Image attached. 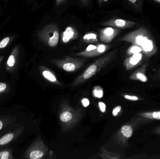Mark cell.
Here are the masks:
<instances>
[{"label": "cell", "mask_w": 160, "mask_h": 159, "mask_svg": "<svg viewBox=\"0 0 160 159\" xmlns=\"http://www.w3.org/2000/svg\"><path fill=\"white\" fill-rule=\"evenodd\" d=\"M118 41L128 42L142 48V52L147 57H150L158 52L155 39L149 30L144 26L130 32L120 37Z\"/></svg>", "instance_id": "6da1fadb"}, {"label": "cell", "mask_w": 160, "mask_h": 159, "mask_svg": "<svg viewBox=\"0 0 160 159\" xmlns=\"http://www.w3.org/2000/svg\"><path fill=\"white\" fill-rule=\"evenodd\" d=\"M39 38L44 44L50 47L56 46L60 40V30L57 23H49L39 33Z\"/></svg>", "instance_id": "7a4b0ae2"}, {"label": "cell", "mask_w": 160, "mask_h": 159, "mask_svg": "<svg viewBox=\"0 0 160 159\" xmlns=\"http://www.w3.org/2000/svg\"><path fill=\"white\" fill-rule=\"evenodd\" d=\"M120 31L119 29L107 26L99 30V38L103 44H109L118 35Z\"/></svg>", "instance_id": "3957f363"}, {"label": "cell", "mask_w": 160, "mask_h": 159, "mask_svg": "<svg viewBox=\"0 0 160 159\" xmlns=\"http://www.w3.org/2000/svg\"><path fill=\"white\" fill-rule=\"evenodd\" d=\"M136 24V22L132 21L114 18L104 21L102 25L117 29H126L132 28Z\"/></svg>", "instance_id": "277c9868"}, {"label": "cell", "mask_w": 160, "mask_h": 159, "mask_svg": "<svg viewBox=\"0 0 160 159\" xmlns=\"http://www.w3.org/2000/svg\"><path fill=\"white\" fill-rule=\"evenodd\" d=\"M78 33L77 29L73 26H68L62 34V42L64 44H68L71 41L77 39Z\"/></svg>", "instance_id": "5b68a950"}, {"label": "cell", "mask_w": 160, "mask_h": 159, "mask_svg": "<svg viewBox=\"0 0 160 159\" xmlns=\"http://www.w3.org/2000/svg\"><path fill=\"white\" fill-rule=\"evenodd\" d=\"M111 48V45L106 44H97L96 48L89 51H83L80 53H78L77 55L78 56H85V57H93L97 56L107 51Z\"/></svg>", "instance_id": "8992f818"}, {"label": "cell", "mask_w": 160, "mask_h": 159, "mask_svg": "<svg viewBox=\"0 0 160 159\" xmlns=\"http://www.w3.org/2000/svg\"><path fill=\"white\" fill-rule=\"evenodd\" d=\"M137 115L139 118L136 119V122H139L140 125L145 120H160V111L140 112Z\"/></svg>", "instance_id": "52a82bcc"}, {"label": "cell", "mask_w": 160, "mask_h": 159, "mask_svg": "<svg viewBox=\"0 0 160 159\" xmlns=\"http://www.w3.org/2000/svg\"><path fill=\"white\" fill-rule=\"evenodd\" d=\"M143 59V55L141 53L132 55L125 61L127 69H132L142 64Z\"/></svg>", "instance_id": "ba28073f"}, {"label": "cell", "mask_w": 160, "mask_h": 159, "mask_svg": "<svg viewBox=\"0 0 160 159\" xmlns=\"http://www.w3.org/2000/svg\"><path fill=\"white\" fill-rule=\"evenodd\" d=\"M148 65V63H145L131 76V78L133 80H139L144 83L147 82L148 78L145 73Z\"/></svg>", "instance_id": "9c48e42d"}, {"label": "cell", "mask_w": 160, "mask_h": 159, "mask_svg": "<svg viewBox=\"0 0 160 159\" xmlns=\"http://www.w3.org/2000/svg\"><path fill=\"white\" fill-rule=\"evenodd\" d=\"M98 35L94 31L88 32L86 33L83 36V41L87 44H94L98 42Z\"/></svg>", "instance_id": "30bf717a"}, {"label": "cell", "mask_w": 160, "mask_h": 159, "mask_svg": "<svg viewBox=\"0 0 160 159\" xmlns=\"http://www.w3.org/2000/svg\"><path fill=\"white\" fill-rule=\"evenodd\" d=\"M133 132V127L130 125H124L121 129V134L126 139H129L132 136Z\"/></svg>", "instance_id": "8fae6325"}, {"label": "cell", "mask_w": 160, "mask_h": 159, "mask_svg": "<svg viewBox=\"0 0 160 159\" xmlns=\"http://www.w3.org/2000/svg\"><path fill=\"white\" fill-rule=\"evenodd\" d=\"M69 60V58H66V61H64L63 65V68L64 70L67 72H72L74 71L76 69V65L75 63V61H73V59H70V61Z\"/></svg>", "instance_id": "7c38bea8"}, {"label": "cell", "mask_w": 160, "mask_h": 159, "mask_svg": "<svg viewBox=\"0 0 160 159\" xmlns=\"http://www.w3.org/2000/svg\"><path fill=\"white\" fill-rule=\"evenodd\" d=\"M141 52H142V48L140 47L139 46L134 44H132V45L127 50V53L128 55H129L141 53Z\"/></svg>", "instance_id": "4fadbf2b"}, {"label": "cell", "mask_w": 160, "mask_h": 159, "mask_svg": "<svg viewBox=\"0 0 160 159\" xmlns=\"http://www.w3.org/2000/svg\"><path fill=\"white\" fill-rule=\"evenodd\" d=\"M14 138V135L11 133L6 134L0 139V145H4L10 143Z\"/></svg>", "instance_id": "5bb4252c"}, {"label": "cell", "mask_w": 160, "mask_h": 159, "mask_svg": "<svg viewBox=\"0 0 160 159\" xmlns=\"http://www.w3.org/2000/svg\"><path fill=\"white\" fill-rule=\"evenodd\" d=\"M43 156H44V154L40 150H33L30 153V158L31 159H41L43 157Z\"/></svg>", "instance_id": "9a60e30c"}, {"label": "cell", "mask_w": 160, "mask_h": 159, "mask_svg": "<svg viewBox=\"0 0 160 159\" xmlns=\"http://www.w3.org/2000/svg\"><path fill=\"white\" fill-rule=\"evenodd\" d=\"M73 117L72 114L69 112H63L60 116L61 120L64 122H68L70 121Z\"/></svg>", "instance_id": "2e32d148"}, {"label": "cell", "mask_w": 160, "mask_h": 159, "mask_svg": "<svg viewBox=\"0 0 160 159\" xmlns=\"http://www.w3.org/2000/svg\"><path fill=\"white\" fill-rule=\"evenodd\" d=\"M43 75L44 77L48 79V80H50V81H52V82H55V81H56V77L49 71H44L43 72Z\"/></svg>", "instance_id": "e0dca14e"}, {"label": "cell", "mask_w": 160, "mask_h": 159, "mask_svg": "<svg viewBox=\"0 0 160 159\" xmlns=\"http://www.w3.org/2000/svg\"><path fill=\"white\" fill-rule=\"evenodd\" d=\"M93 92L95 97L97 98H101L103 96V91L100 87L96 88Z\"/></svg>", "instance_id": "ac0fdd59"}, {"label": "cell", "mask_w": 160, "mask_h": 159, "mask_svg": "<svg viewBox=\"0 0 160 159\" xmlns=\"http://www.w3.org/2000/svg\"><path fill=\"white\" fill-rule=\"evenodd\" d=\"M134 7H136L137 9H139L141 6V0H128Z\"/></svg>", "instance_id": "d6986e66"}, {"label": "cell", "mask_w": 160, "mask_h": 159, "mask_svg": "<svg viewBox=\"0 0 160 159\" xmlns=\"http://www.w3.org/2000/svg\"><path fill=\"white\" fill-rule=\"evenodd\" d=\"M15 63V57L13 55H10L7 61V64L9 67H13Z\"/></svg>", "instance_id": "ffe728a7"}, {"label": "cell", "mask_w": 160, "mask_h": 159, "mask_svg": "<svg viewBox=\"0 0 160 159\" xmlns=\"http://www.w3.org/2000/svg\"><path fill=\"white\" fill-rule=\"evenodd\" d=\"M9 157V153L8 151H4L0 152V159H8Z\"/></svg>", "instance_id": "44dd1931"}, {"label": "cell", "mask_w": 160, "mask_h": 159, "mask_svg": "<svg viewBox=\"0 0 160 159\" xmlns=\"http://www.w3.org/2000/svg\"><path fill=\"white\" fill-rule=\"evenodd\" d=\"M9 41V38L8 37H6L3 40H2L0 43V48H3L6 46Z\"/></svg>", "instance_id": "7402d4cb"}, {"label": "cell", "mask_w": 160, "mask_h": 159, "mask_svg": "<svg viewBox=\"0 0 160 159\" xmlns=\"http://www.w3.org/2000/svg\"><path fill=\"white\" fill-rule=\"evenodd\" d=\"M152 78L155 81H160V67L158 70L157 71L155 74L152 77Z\"/></svg>", "instance_id": "603a6c76"}, {"label": "cell", "mask_w": 160, "mask_h": 159, "mask_svg": "<svg viewBox=\"0 0 160 159\" xmlns=\"http://www.w3.org/2000/svg\"><path fill=\"white\" fill-rule=\"evenodd\" d=\"M124 98L127 100L131 101H139V98L136 96H131V95H126L124 96Z\"/></svg>", "instance_id": "cb8c5ba5"}, {"label": "cell", "mask_w": 160, "mask_h": 159, "mask_svg": "<svg viewBox=\"0 0 160 159\" xmlns=\"http://www.w3.org/2000/svg\"><path fill=\"white\" fill-rule=\"evenodd\" d=\"M121 110V107L120 106H118L114 108L112 111V115L114 116H116L120 112Z\"/></svg>", "instance_id": "d4e9b609"}, {"label": "cell", "mask_w": 160, "mask_h": 159, "mask_svg": "<svg viewBox=\"0 0 160 159\" xmlns=\"http://www.w3.org/2000/svg\"><path fill=\"white\" fill-rule=\"evenodd\" d=\"M98 105L102 113H104L106 111V105H105V104L102 102H99Z\"/></svg>", "instance_id": "484cf974"}, {"label": "cell", "mask_w": 160, "mask_h": 159, "mask_svg": "<svg viewBox=\"0 0 160 159\" xmlns=\"http://www.w3.org/2000/svg\"><path fill=\"white\" fill-rule=\"evenodd\" d=\"M82 103L83 105L85 107H87L89 105V100L88 99H86V98H84V99H83V100H82Z\"/></svg>", "instance_id": "4316f807"}, {"label": "cell", "mask_w": 160, "mask_h": 159, "mask_svg": "<svg viewBox=\"0 0 160 159\" xmlns=\"http://www.w3.org/2000/svg\"><path fill=\"white\" fill-rule=\"evenodd\" d=\"M152 133L158 134V135L160 136V126L156 127L154 129H153V130L152 131Z\"/></svg>", "instance_id": "83f0119b"}, {"label": "cell", "mask_w": 160, "mask_h": 159, "mask_svg": "<svg viewBox=\"0 0 160 159\" xmlns=\"http://www.w3.org/2000/svg\"><path fill=\"white\" fill-rule=\"evenodd\" d=\"M7 88V86L5 83H0V93L3 92Z\"/></svg>", "instance_id": "f1b7e54d"}, {"label": "cell", "mask_w": 160, "mask_h": 159, "mask_svg": "<svg viewBox=\"0 0 160 159\" xmlns=\"http://www.w3.org/2000/svg\"><path fill=\"white\" fill-rule=\"evenodd\" d=\"M81 3L84 6H87L90 3V0H79Z\"/></svg>", "instance_id": "f546056e"}, {"label": "cell", "mask_w": 160, "mask_h": 159, "mask_svg": "<svg viewBox=\"0 0 160 159\" xmlns=\"http://www.w3.org/2000/svg\"><path fill=\"white\" fill-rule=\"evenodd\" d=\"M65 0H56V4L57 6H60Z\"/></svg>", "instance_id": "4dcf8cb0"}, {"label": "cell", "mask_w": 160, "mask_h": 159, "mask_svg": "<svg viewBox=\"0 0 160 159\" xmlns=\"http://www.w3.org/2000/svg\"><path fill=\"white\" fill-rule=\"evenodd\" d=\"M98 3L99 4L101 5L104 2H107L108 0H97Z\"/></svg>", "instance_id": "1f68e13d"}, {"label": "cell", "mask_w": 160, "mask_h": 159, "mask_svg": "<svg viewBox=\"0 0 160 159\" xmlns=\"http://www.w3.org/2000/svg\"><path fill=\"white\" fill-rule=\"evenodd\" d=\"M3 127V123L2 121L0 120V130L2 129V128Z\"/></svg>", "instance_id": "d6a6232c"}, {"label": "cell", "mask_w": 160, "mask_h": 159, "mask_svg": "<svg viewBox=\"0 0 160 159\" xmlns=\"http://www.w3.org/2000/svg\"><path fill=\"white\" fill-rule=\"evenodd\" d=\"M154 2H156L157 3H158L160 4V0H153Z\"/></svg>", "instance_id": "836d02e7"}]
</instances>
